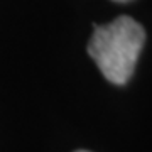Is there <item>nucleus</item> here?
Returning <instances> with one entry per match:
<instances>
[{"label":"nucleus","mask_w":152,"mask_h":152,"mask_svg":"<svg viewBox=\"0 0 152 152\" xmlns=\"http://www.w3.org/2000/svg\"><path fill=\"white\" fill-rule=\"evenodd\" d=\"M144 42V27L132 17L122 15L107 26L95 27L88 53L110 83L125 85L134 75Z\"/></svg>","instance_id":"obj_1"},{"label":"nucleus","mask_w":152,"mask_h":152,"mask_svg":"<svg viewBox=\"0 0 152 152\" xmlns=\"http://www.w3.org/2000/svg\"><path fill=\"white\" fill-rule=\"evenodd\" d=\"M78 152H88V151H78Z\"/></svg>","instance_id":"obj_3"},{"label":"nucleus","mask_w":152,"mask_h":152,"mask_svg":"<svg viewBox=\"0 0 152 152\" xmlns=\"http://www.w3.org/2000/svg\"><path fill=\"white\" fill-rule=\"evenodd\" d=\"M115 2H130V0H115Z\"/></svg>","instance_id":"obj_2"}]
</instances>
